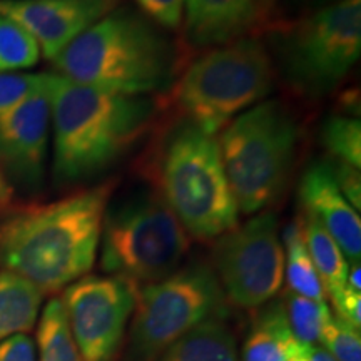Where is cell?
<instances>
[{
	"instance_id": "1",
	"label": "cell",
	"mask_w": 361,
	"mask_h": 361,
	"mask_svg": "<svg viewBox=\"0 0 361 361\" xmlns=\"http://www.w3.org/2000/svg\"><path fill=\"white\" fill-rule=\"evenodd\" d=\"M112 191V183H104L6 214L0 219V266L44 295L66 290L96 263Z\"/></svg>"
},
{
	"instance_id": "2",
	"label": "cell",
	"mask_w": 361,
	"mask_h": 361,
	"mask_svg": "<svg viewBox=\"0 0 361 361\" xmlns=\"http://www.w3.org/2000/svg\"><path fill=\"white\" fill-rule=\"evenodd\" d=\"M52 178L72 186L101 176L134 146L156 114L151 97L107 92L49 74Z\"/></svg>"
},
{
	"instance_id": "3",
	"label": "cell",
	"mask_w": 361,
	"mask_h": 361,
	"mask_svg": "<svg viewBox=\"0 0 361 361\" xmlns=\"http://www.w3.org/2000/svg\"><path fill=\"white\" fill-rule=\"evenodd\" d=\"M59 75L82 85L133 97L173 87L179 52L142 13L117 7L72 40L56 59Z\"/></svg>"
},
{
	"instance_id": "4",
	"label": "cell",
	"mask_w": 361,
	"mask_h": 361,
	"mask_svg": "<svg viewBox=\"0 0 361 361\" xmlns=\"http://www.w3.org/2000/svg\"><path fill=\"white\" fill-rule=\"evenodd\" d=\"M156 168L159 196L188 236L207 241L236 228L239 209L216 135L184 121L162 142Z\"/></svg>"
},
{
	"instance_id": "5",
	"label": "cell",
	"mask_w": 361,
	"mask_h": 361,
	"mask_svg": "<svg viewBox=\"0 0 361 361\" xmlns=\"http://www.w3.org/2000/svg\"><path fill=\"white\" fill-rule=\"evenodd\" d=\"M218 142L239 213L258 214L286 186L300 146V126L286 104L269 99L233 119Z\"/></svg>"
},
{
	"instance_id": "6",
	"label": "cell",
	"mask_w": 361,
	"mask_h": 361,
	"mask_svg": "<svg viewBox=\"0 0 361 361\" xmlns=\"http://www.w3.org/2000/svg\"><path fill=\"white\" fill-rule=\"evenodd\" d=\"M271 37L269 56L288 87L311 101L326 97L360 61L361 0H340L283 22Z\"/></svg>"
},
{
	"instance_id": "7",
	"label": "cell",
	"mask_w": 361,
	"mask_h": 361,
	"mask_svg": "<svg viewBox=\"0 0 361 361\" xmlns=\"http://www.w3.org/2000/svg\"><path fill=\"white\" fill-rule=\"evenodd\" d=\"M274 72L261 40L238 39L197 57L174 82V102L188 123L216 135L268 96Z\"/></svg>"
},
{
	"instance_id": "8",
	"label": "cell",
	"mask_w": 361,
	"mask_h": 361,
	"mask_svg": "<svg viewBox=\"0 0 361 361\" xmlns=\"http://www.w3.org/2000/svg\"><path fill=\"white\" fill-rule=\"evenodd\" d=\"M188 250V233L159 192L141 189L107 204L99 239L104 273L141 288L173 274Z\"/></svg>"
},
{
	"instance_id": "9",
	"label": "cell",
	"mask_w": 361,
	"mask_h": 361,
	"mask_svg": "<svg viewBox=\"0 0 361 361\" xmlns=\"http://www.w3.org/2000/svg\"><path fill=\"white\" fill-rule=\"evenodd\" d=\"M226 298L213 266L191 261L168 278L139 288L130 318L128 361H156L186 333L226 316Z\"/></svg>"
},
{
	"instance_id": "10",
	"label": "cell",
	"mask_w": 361,
	"mask_h": 361,
	"mask_svg": "<svg viewBox=\"0 0 361 361\" xmlns=\"http://www.w3.org/2000/svg\"><path fill=\"white\" fill-rule=\"evenodd\" d=\"M214 273L226 301L243 310H258L278 295L284 279V250L276 214H255L218 238Z\"/></svg>"
},
{
	"instance_id": "11",
	"label": "cell",
	"mask_w": 361,
	"mask_h": 361,
	"mask_svg": "<svg viewBox=\"0 0 361 361\" xmlns=\"http://www.w3.org/2000/svg\"><path fill=\"white\" fill-rule=\"evenodd\" d=\"M139 286L129 279L85 274L61 298L82 361H114L133 318Z\"/></svg>"
},
{
	"instance_id": "12",
	"label": "cell",
	"mask_w": 361,
	"mask_h": 361,
	"mask_svg": "<svg viewBox=\"0 0 361 361\" xmlns=\"http://www.w3.org/2000/svg\"><path fill=\"white\" fill-rule=\"evenodd\" d=\"M49 80L39 92L0 116V171L25 191L42 188L51 134Z\"/></svg>"
},
{
	"instance_id": "13",
	"label": "cell",
	"mask_w": 361,
	"mask_h": 361,
	"mask_svg": "<svg viewBox=\"0 0 361 361\" xmlns=\"http://www.w3.org/2000/svg\"><path fill=\"white\" fill-rule=\"evenodd\" d=\"M119 4L121 0H0V16L24 27L44 57L52 61Z\"/></svg>"
},
{
	"instance_id": "14",
	"label": "cell",
	"mask_w": 361,
	"mask_h": 361,
	"mask_svg": "<svg viewBox=\"0 0 361 361\" xmlns=\"http://www.w3.org/2000/svg\"><path fill=\"white\" fill-rule=\"evenodd\" d=\"M300 201L313 218L336 241L348 263L361 256V219L336 186L328 162H314L300 180Z\"/></svg>"
},
{
	"instance_id": "15",
	"label": "cell",
	"mask_w": 361,
	"mask_h": 361,
	"mask_svg": "<svg viewBox=\"0 0 361 361\" xmlns=\"http://www.w3.org/2000/svg\"><path fill=\"white\" fill-rule=\"evenodd\" d=\"M189 44L214 49L259 27L255 0H183Z\"/></svg>"
},
{
	"instance_id": "16",
	"label": "cell",
	"mask_w": 361,
	"mask_h": 361,
	"mask_svg": "<svg viewBox=\"0 0 361 361\" xmlns=\"http://www.w3.org/2000/svg\"><path fill=\"white\" fill-rule=\"evenodd\" d=\"M308 348L293 335L283 301H269L256 311L239 361H308Z\"/></svg>"
},
{
	"instance_id": "17",
	"label": "cell",
	"mask_w": 361,
	"mask_h": 361,
	"mask_svg": "<svg viewBox=\"0 0 361 361\" xmlns=\"http://www.w3.org/2000/svg\"><path fill=\"white\" fill-rule=\"evenodd\" d=\"M156 361H239L238 341L224 316H216L174 341Z\"/></svg>"
},
{
	"instance_id": "18",
	"label": "cell",
	"mask_w": 361,
	"mask_h": 361,
	"mask_svg": "<svg viewBox=\"0 0 361 361\" xmlns=\"http://www.w3.org/2000/svg\"><path fill=\"white\" fill-rule=\"evenodd\" d=\"M44 293L12 271H0V341L30 331L39 319Z\"/></svg>"
},
{
	"instance_id": "19",
	"label": "cell",
	"mask_w": 361,
	"mask_h": 361,
	"mask_svg": "<svg viewBox=\"0 0 361 361\" xmlns=\"http://www.w3.org/2000/svg\"><path fill=\"white\" fill-rule=\"evenodd\" d=\"M303 233L310 256L323 283L324 293L329 296V300H333L346 286L350 269L348 259L343 255L335 239L310 216L303 219Z\"/></svg>"
},
{
	"instance_id": "20",
	"label": "cell",
	"mask_w": 361,
	"mask_h": 361,
	"mask_svg": "<svg viewBox=\"0 0 361 361\" xmlns=\"http://www.w3.org/2000/svg\"><path fill=\"white\" fill-rule=\"evenodd\" d=\"M286 259H284V274H286L290 291L296 295L310 298L314 301H326L323 283L319 279L308 246L305 241L303 221L296 219L284 229L283 234Z\"/></svg>"
},
{
	"instance_id": "21",
	"label": "cell",
	"mask_w": 361,
	"mask_h": 361,
	"mask_svg": "<svg viewBox=\"0 0 361 361\" xmlns=\"http://www.w3.org/2000/svg\"><path fill=\"white\" fill-rule=\"evenodd\" d=\"M35 336L37 361H82L61 298H52L44 306Z\"/></svg>"
},
{
	"instance_id": "22",
	"label": "cell",
	"mask_w": 361,
	"mask_h": 361,
	"mask_svg": "<svg viewBox=\"0 0 361 361\" xmlns=\"http://www.w3.org/2000/svg\"><path fill=\"white\" fill-rule=\"evenodd\" d=\"M283 306L296 340L306 346L318 345L323 323L331 311L328 301H314L288 290Z\"/></svg>"
},
{
	"instance_id": "23",
	"label": "cell",
	"mask_w": 361,
	"mask_h": 361,
	"mask_svg": "<svg viewBox=\"0 0 361 361\" xmlns=\"http://www.w3.org/2000/svg\"><path fill=\"white\" fill-rule=\"evenodd\" d=\"M40 49L24 27L0 16V72L30 69L39 62Z\"/></svg>"
},
{
	"instance_id": "24",
	"label": "cell",
	"mask_w": 361,
	"mask_h": 361,
	"mask_svg": "<svg viewBox=\"0 0 361 361\" xmlns=\"http://www.w3.org/2000/svg\"><path fill=\"white\" fill-rule=\"evenodd\" d=\"M322 139L336 161L361 168V121L355 116H331L323 126Z\"/></svg>"
},
{
	"instance_id": "25",
	"label": "cell",
	"mask_w": 361,
	"mask_h": 361,
	"mask_svg": "<svg viewBox=\"0 0 361 361\" xmlns=\"http://www.w3.org/2000/svg\"><path fill=\"white\" fill-rule=\"evenodd\" d=\"M319 346H323L336 361H361L360 329L329 311L319 333Z\"/></svg>"
},
{
	"instance_id": "26",
	"label": "cell",
	"mask_w": 361,
	"mask_h": 361,
	"mask_svg": "<svg viewBox=\"0 0 361 361\" xmlns=\"http://www.w3.org/2000/svg\"><path fill=\"white\" fill-rule=\"evenodd\" d=\"M49 74L25 72H0V116L12 111L25 99L45 87Z\"/></svg>"
},
{
	"instance_id": "27",
	"label": "cell",
	"mask_w": 361,
	"mask_h": 361,
	"mask_svg": "<svg viewBox=\"0 0 361 361\" xmlns=\"http://www.w3.org/2000/svg\"><path fill=\"white\" fill-rule=\"evenodd\" d=\"M135 4L144 12V16L161 29L178 30L183 24V0H135Z\"/></svg>"
},
{
	"instance_id": "28",
	"label": "cell",
	"mask_w": 361,
	"mask_h": 361,
	"mask_svg": "<svg viewBox=\"0 0 361 361\" xmlns=\"http://www.w3.org/2000/svg\"><path fill=\"white\" fill-rule=\"evenodd\" d=\"M329 169H331L333 178H335L336 186L345 200L350 202L355 211H361V176L360 169L353 168V166L345 164L341 161H331L328 162Z\"/></svg>"
},
{
	"instance_id": "29",
	"label": "cell",
	"mask_w": 361,
	"mask_h": 361,
	"mask_svg": "<svg viewBox=\"0 0 361 361\" xmlns=\"http://www.w3.org/2000/svg\"><path fill=\"white\" fill-rule=\"evenodd\" d=\"M333 308L338 318L346 322L351 326L358 328L361 326V293L358 290H353L348 284L345 286L340 295L331 300Z\"/></svg>"
},
{
	"instance_id": "30",
	"label": "cell",
	"mask_w": 361,
	"mask_h": 361,
	"mask_svg": "<svg viewBox=\"0 0 361 361\" xmlns=\"http://www.w3.org/2000/svg\"><path fill=\"white\" fill-rule=\"evenodd\" d=\"M0 361H37L35 341L25 333L0 341Z\"/></svg>"
},
{
	"instance_id": "31",
	"label": "cell",
	"mask_w": 361,
	"mask_h": 361,
	"mask_svg": "<svg viewBox=\"0 0 361 361\" xmlns=\"http://www.w3.org/2000/svg\"><path fill=\"white\" fill-rule=\"evenodd\" d=\"M340 2V0H278L276 13L281 11L283 13H310L318 11V8L328 7L331 4Z\"/></svg>"
},
{
	"instance_id": "32",
	"label": "cell",
	"mask_w": 361,
	"mask_h": 361,
	"mask_svg": "<svg viewBox=\"0 0 361 361\" xmlns=\"http://www.w3.org/2000/svg\"><path fill=\"white\" fill-rule=\"evenodd\" d=\"M256 11H258V22L261 24H273L276 17L278 0H255Z\"/></svg>"
},
{
	"instance_id": "33",
	"label": "cell",
	"mask_w": 361,
	"mask_h": 361,
	"mask_svg": "<svg viewBox=\"0 0 361 361\" xmlns=\"http://www.w3.org/2000/svg\"><path fill=\"white\" fill-rule=\"evenodd\" d=\"M13 200V188L8 184L6 176L0 171V211L7 209Z\"/></svg>"
},
{
	"instance_id": "34",
	"label": "cell",
	"mask_w": 361,
	"mask_h": 361,
	"mask_svg": "<svg viewBox=\"0 0 361 361\" xmlns=\"http://www.w3.org/2000/svg\"><path fill=\"white\" fill-rule=\"evenodd\" d=\"M308 361H336L331 355L328 353L323 346L314 345L308 348Z\"/></svg>"
}]
</instances>
